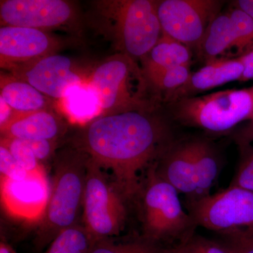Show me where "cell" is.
Masks as SVG:
<instances>
[{"label":"cell","mask_w":253,"mask_h":253,"mask_svg":"<svg viewBox=\"0 0 253 253\" xmlns=\"http://www.w3.org/2000/svg\"><path fill=\"white\" fill-rule=\"evenodd\" d=\"M193 149L196 167L197 192L196 199L210 194L211 187L219 174V161L217 151L209 141L201 138H193Z\"/></svg>","instance_id":"cell-21"},{"label":"cell","mask_w":253,"mask_h":253,"mask_svg":"<svg viewBox=\"0 0 253 253\" xmlns=\"http://www.w3.org/2000/svg\"><path fill=\"white\" fill-rule=\"evenodd\" d=\"M105 238L93 241L89 253H158L161 245L145 239L142 236L129 241H116Z\"/></svg>","instance_id":"cell-23"},{"label":"cell","mask_w":253,"mask_h":253,"mask_svg":"<svg viewBox=\"0 0 253 253\" xmlns=\"http://www.w3.org/2000/svg\"><path fill=\"white\" fill-rule=\"evenodd\" d=\"M244 66L239 57L219 58L206 63V66L191 73L188 81L175 91L163 98L167 104L184 98L199 96L200 93L211 90L242 77Z\"/></svg>","instance_id":"cell-15"},{"label":"cell","mask_w":253,"mask_h":253,"mask_svg":"<svg viewBox=\"0 0 253 253\" xmlns=\"http://www.w3.org/2000/svg\"><path fill=\"white\" fill-rule=\"evenodd\" d=\"M0 253H16L14 250L11 249L9 245L5 244L4 242L1 241L0 244Z\"/></svg>","instance_id":"cell-37"},{"label":"cell","mask_w":253,"mask_h":253,"mask_svg":"<svg viewBox=\"0 0 253 253\" xmlns=\"http://www.w3.org/2000/svg\"><path fill=\"white\" fill-rule=\"evenodd\" d=\"M241 159L230 186L253 192V147L248 143H238Z\"/></svg>","instance_id":"cell-27"},{"label":"cell","mask_w":253,"mask_h":253,"mask_svg":"<svg viewBox=\"0 0 253 253\" xmlns=\"http://www.w3.org/2000/svg\"><path fill=\"white\" fill-rule=\"evenodd\" d=\"M92 243L84 226L79 224L56 236L45 253H89Z\"/></svg>","instance_id":"cell-22"},{"label":"cell","mask_w":253,"mask_h":253,"mask_svg":"<svg viewBox=\"0 0 253 253\" xmlns=\"http://www.w3.org/2000/svg\"><path fill=\"white\" fill-rule=\"evenodd\" d=\"M168 104L172 118L183 126L225 132L252 119L253 85L184 98Z\"/></svg>","instance_id":"cell-6"},{"label":"cell","mask_w":253,"mask_h":253,"mask_svg":"<svg viewBox=\"0 0 253 253\" xmlns=\"http://www.w3.org/2000/svg\"><path fill=\"white\" fill-rule=\"evenodd\" d=\"M126 201L105 170L89 158L82 224L93 241L121 234L127 216Z\"/></svg>","instance_id":"cell-7"},{"label":"cell","mask_w":253,"mask_h":253,"mask_svg":"<svg viewBox=\"0 0 253 253\" xmlns=\"http://www.w3.org/2000/svg\"><path fill=\"white\" fill-rule=\"evenodd\" d=\"M0 144L9 150L16 162L30 174L46 175L45 168L33 154L24 141L11 138L1 137Z\"/></svg>","instance_id":"cell-25"},{"label":"cell","mask_w":253,"mask_h":253,"mask_svg":"<svg viewBox=\"0 0 253 253\" xmlns=\"http://www.w3.org/2000/svg\"><path fill=\"white\" fill-rule=\"evenodd\" d=\"M238 57L242 61L244 66V73L239 81L246 82L253 80V49Z\"/></svg>","instance_id":"cell-32"},{"label":"cell","mask_w":253,"mask_h":253,"mask_svg":"<svg viewBox=\"0 0 253 253\" xmlns=\"http://www.w3.org/2000/svg\"><path fill=\"white\" fill-rule=\"evenodd\" d=\"M186 208L196 226L219 234L253 228V192L229 186L213 195L186 198Z\"/></svg>","instance_id":"cell-8"},{"label":"cell","mask_w":253,"mask_h":253,"mask_svg":"<svg viewBox=\"0 0 253 253\" xmlns=\"http://www.w3.org/2000/svg\"><path fill=\"white\" fill-rule=\"evenodd\" d=\"M186 241L180 243L174 247L169 248V249H163L162 251H160L158 253H187Z\"/></svg>","instance_id":"cell-36"},{"label":"cell","mask_w":253,"mask_h":253,"mask_svg":"<svg viewBox=\"0 0 253 253\" xmlns=\"http://www.w3.org/2000/svg\"><path fill=\"white\" fill-rule=\"evenodd\" d=\"M156 163L146 173L137 199L142 236L160 245L176 239L184 242L194 235L196 225L183 208L177 190L156 172Z\"/></svg>","instance_id":"cell-4"},{"label":"cell","mask_w":253,"mask_h":253,"mask_svg":"<svg viewBox=\"0 0 253 253\" xmlns=\"http://www.w3.org/2000/svg\"><path fill=\"white\" fill-rule=\"evenodd\" d=\"M87 83L99 99L101 116L154 109V104L146 97L149 84L142 69L126 54L114 55L101 63Z\"/></svg>","instance_id":"cell-5"},{"label":"cell","mask_w":253,"mask_h":253,"mask_svg":"<svg viewBox=\"0 0 253 253\" xmlns=\"http://www.w3.org/2000/svg\"><path fill=\"white\" fill-rule=\"evenodd\" d=\"M32 150L37 159L42 164L54 155L56 149V141L46 139H31L23 140Z\"/></svg>","instance_id":"cell-31"},{"label":"cell","mask_w":253,"mask_h":253,"mask_svg":"<svg viewBox=\"0 0 253 253\" xmlns=\"http://www.w3.org/2000/svg\"><path fill=\"white\" fill-rule=\"evenodd\" d=\"M251 121V123L250 126L246 128L244 131L240 134L239 137L237 138V143L251 144V141H253V115Z\"/></svg>","instance_id":"cell-35"},{"label":"cell","mask_w":253,"mask_h":253,"mask_svg":"<svg viewBox=\"0 0 253 253\" xmlns=\"http://www.w3.org/2000/svg\"><path fill=\"white\" fill-rule=\"evenodd\" d=\"M76 17L73 4L63 0H4L1 25L47 31L67 26Z\"/></svg>","instance_id":"cell-10"},{"label":"cell","mask_w":253,"mask_h":253,"mask_svg":"<svg viewBox=\"0 0 253 253\" xmlns=\"http://www.w3.org/2000/svg\"><path fill=\"white\" fill-rule=\"evenodd\" d=\"M219 242L229 253H253V228L219 234Z\"/></svg>","instance_id":"cell-28"},{"label":"cell","mask_w":253,"mask_h":253,"mask_svg":"<svg viewBox=\"0 0 253 253\" xmlns=\"http://www.w3.org/2000/svg\"><path fill=\"white\" fill-rule=\"evenodd\" d=\"M158 1L119 0L97 4L116 49L134 61L142 60L163 35L157 14Z\"/></svg>","instance_id":"cell-3"},{"label":"cell","mask_w":253,"mask_h":253,"mask_svg":"<svg viewBox=\"0 0 253 253\" xmlns=\"http://www.w3.org/2000/svg\"><path fill=\"white\" fill-rule=\"evenodd\" d=\"M64 122L50 110L18 114L1 128V137L56 141L66 131Z\"/></svg>","instance_id":"cell-16"},{"label":"cell","mask_w":253,"mask_h":253,"mask_svg":"<svg viewBox=\"0 0 253 253\" xmlns=\"http://www.w3.org/2000/svg\"><path fill=\"white\" fill-rule=\"evenodd\" d=\"M223 4L217 0L158 1L163 33L189 48H197L212 20L221 12Z\"/></svg>","instance_id":"cell-9"},{"label":"cell","mask_w":253,"mask_h":253,"mask_svg":"<svg viewBox=\"0 0 253 253\" xmlns=\"http://www.w3.org/2000/svg\"><path fill=\"white\" fill-rule=\"evenodd\" d=\"M0 98L18 114L49 110V97L29 83L13 77H1Z\"/></svg>","instance_id":"cell-17"},{"label":"cell","mask_w":253,"mask_h":253,"mask_svg":"<svg viewBox=\"0 0 253 253\" xmlns=\"http://www.w3.org/2000/svg\"><path fill=\"white\" fill-rule=\"evenodd\" d=\"M187 253H229L219 242L194 234L186 241Z\"/></svg>","instance_id":"cell-30"},{"label":"cell","mask_w":253,"mask_h":253,"mask_svg":"<svg viewBox=\"0 0 253 253\" xmlns=\"http://www.w3.org/2000/svg\"><path fill=\"white\" fill-rule=\"evenodd\" d=\"M0 176L17 181L25 180L34 175L23 169L16 162L9 150L1 144H0Z\"/></svg>","instance_id":"cell-29"},{"label":"cell","mask_w":253,"mask_h":253,"mask_svg":"<svg viewBox=\"0 0 253 253\" xmlns=\"http://www.w3.org/2000/svg\"><path fill=\"white\" fill-rule=\"evenodd\" d=\"M191 49L163 33L157 44L141 60L144 76L176 66L191 64Z\"/></svg>","instance_id":"cell-18"},{"label":"cell","mask_w":253,"mask_h":253,"mask_svg":"<svg viewBox=\"0 0 253 253\" xmlns=\"http://www.w3.org/2000/svg\"><path fill=\"white\" fill-rule=\"evenodd\" d=\"M235 35L229 11L220 12L212 20L196 49L206 63L219 59L235 46Z\"/></svg>","instance_id":"cell-19"},{"label":"cell","mask_w":253,"mask_h":253,"mask_svg":"<svg viewBox=\"0 0 253 253\" xmlns=\"http://www.w3.org/2000/svg\"><path fill=\"white\" fill-rule=\"evenodd\" d=\"M13 76L34 86L49 98L61 100L70 88L85 83L72 59L53 54L11 71Z\"/></svg>","instance_id":"cell-12"},{"label":"cell","mask_w":253,"mask_h":253,"mask_svg":"<svg viewBox=\"0 0 253 253\" xmlns=\"http://www.w3.org/2000/svg\"><path fill=\"white\" fill-rule=\"evenodd\" d=\"M16 112L0 98V126L3 127L12 119Z\"/></svg>","instance_id":"cell-33"},{"label":"cell","mask_w":253,"mask_h":253,"mask_svg":"<svg viewBox=\"0 0 253 253\" xmlns=\"http://www.w3.org/2000/svg\"><path fill=\"white\" fill-rule=\"evenodd\" d=\"M190 65L176 66L145 76L150 87L158 93H164V97L182 86L189 79Z\"/></svg>","instance_id":"cell-24"},{"label":"cell","mask_w":253,"mask_h":253,"mask_svg":"<svg viewBox=\"0 0 253 253\" xmlns=\"http://www.w3.org/2000/svg\"><path fill=\"white\" fill-rule=\"evenodd\" d=\"M154 111L104 115L86 124L73 147L104 170L127 201L137 200L145 176L174 137L170 126Z\"/></svg>","instance_id":"cell-1"},{"label":"cell","mask_w":253,"mask_h":253,"mask_svg":"<svg viewBox=\"0 0 253 253\" xmlns=\"http://www.w3.org/2000/svg\"><path fill=\"white\" fill-rule=\"evenodd\" d=\"M229 14L235 35L234 48L242 56L253 49V19L236 7L231 9Z\"/></svg>","instance_id":"cell-26"},{"label":"cell","mask_w":253,"mask_h":253,"mask_svg":"<svg viewBox=\"0 0 253 253\" xmlns=\"http://www.w3.org/2000/svg\"><path fill=\"white\" fill-rule=\"evenodd\" d=\"M88 161L87 155L73 147L56 156L47 206L35 239L38 249H44L62 231L79 224Z\"/></svg>","instance_id":"cell-2"},{"label":"cell","mask_w":253,"mask_h":253,"mask_svg":"<svg viewBox=\"0 0 253 253\" xmlns=\"http://www.w3.org/2000/svg\"><path fill=\"white\" fill-rule=\"evenodd\" d=\"M61 41L47 31L3 26L0 28L1 67L10 71L56 54Z\"/></svg>","instance_id":"cell-11"},{"label":"cell","mask_w":253,"mask_h":253,"mask_svg":"<svg viewBox=\"0 0 253 253\" xmlns=\"http://www.w3.org/2000/svg\"><path fill=\"white\" fill-rule=\"evenodd\" d=\"M50 186L47 175H31L17 181L0 176L1 202L11 217L39 224L44 217Z\"/></svg>","instance_id":"cell-13"},{"label":"cell","mask_w":253,"mask_h":253,"mask_svg":"<svg viewBox=\"0 0 253 253\" xmlns=\"http://www.w3.org/2000/svg\"><path fill=\"white\" fill-rule=\"evenodd\" d=\"M234 5L253 19V0H238L234 1Z\"/></svg>","instance_id":"cell-34"},{"label":"cell","mask_w":253,"mask_h":253,"mask_svg":"<svg viewBox=\"0 0 253 253\" xmlns=\"http://www.w3.org/2000/svg\"><path fill=\"white\" fill-rule=\"evenodd\" d=\"M66 115L76 123H90L101 116L99 99L87 81L68 89L61 100Z\"/></svg>","instance_id":"cell-20"},{"label":"cell","mask_w":253,"mask_h":253,"mask_svg":"<svg viewBox=\"0 0 253 253\" xmlns=\"http://www.w3.org/2000/svg\"><path fill=\"white\" fill-rule=\"evenodd\" d=\"M158 175L179 194L194 198L197 192L193 138L174 139L156 163Z\"/></svg>","instance_id":"cell-14"}]
</instances>
